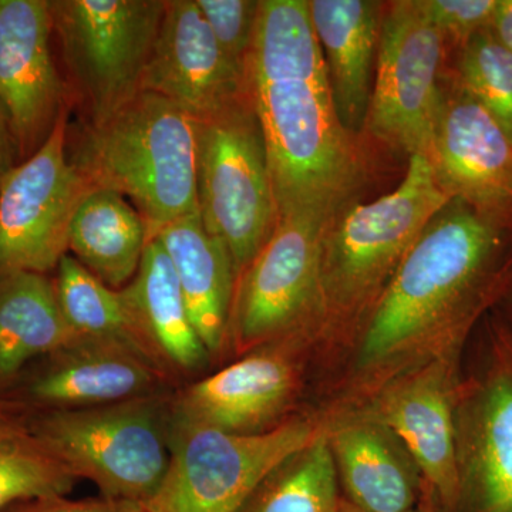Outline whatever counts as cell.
Wrapping results in <instances>:
<instances>
[{"instance_id": "cell-1", "label": "cell", "mask_w": 512, "mask_h": 512, "mask_svg": "<svg viewBox=\"0 0 512 512\" xmlns=\"http://www.w3.org/2000/svg\"><path fill=\"white\" fill-rule=\"evenodd\" d=\"M248 93L261 124L278 221L335 217L359 187L363 163L343 126L306 0H261Z\"/></svg>"}, {"instance_id": "cell-2", "label": "cell", "mask_w": 512, "mask_h": 512, "mask_svg": "<svg viewBox=\"0 0 512 512\" xmlns=\"http://www.w3.org/2000/svg\"><path fill=\"white\" fill-rule=\"evenodd\" d=\"M501 218L453 198L427 224L370 311L357 369L399 372L434 353L463 348L512 278Z\"/></svg>"}, {"instance_id": "cell-3", "label": "cell", "mask_w": 512, "mask_h": 512, "mask_svg": "<svg viewBox=\"0 0 512 512\" xmlns=\"http://www.w3.org/2000/svg\"><path fill=\"white\" fill-rule=\"evenodd\" d=\"M66 150L93 188L136 205L150 239L198 211L197 121L160 94L140 92L103 119L67 128Z\"/></svg>"}, {"instance_id": "cell-4", "label": "cell", "mask_w": 512, "mask_h": 512, "mask_svg": "<svg viewBox=\"0 0 512 512\" xmlns=\"http://www.w3.org/2000/svg\"><path fill=\"white\" fill-rule=\"evenodd\" d=\"M451 200L429 158L414 154L396 190L330 218L320 252V315L342 320L372 309L421 232Z\"/></svg>"}, {"instance_id": "cell-5", "label": "cell", "mask_w": 512, "mask_h": 512, "mask_svg": "<svg viewBox=\"0 0 512 512\" xmlns=\"http://www.w3.org/2000/svg\"><path fill=\"white\" fill-rule=\"evenodd\" d=\"M170 417L158 397L22 414L30 433L110 500L146 504L170 461Z\"/></svg>"}, {"instance_id": "cell-6", "label": "cell", "mask_w": 512, "mask_h": 512, "mask_svg": "<svg viewBox=\"0 0 512 512\" xmlns=\"http://www.w3.org/2000/svg\"><path fill=\"white\" fill-rule=\"evenodd\" d=\"M325 429L285 420L258 434L227 433L170 417V461L146 512H242L266 478Z\"/></svg>"}, {"instance_id": "cell-7", "label": "cell", "mask_w": 512, "mask_h": 512, "mask_svg": "<svg viewBox=\"0 0 512 512\" xmlns=\"http://www.w3.org/2000/svg\"><path fill=\"white\" fill-rule=\"evenodd\" d=\"M197 200L202 224L227 249L238 281L278 224L264 134L249 93L197 121Z\"/></svg>"}, {"instance_id": "cell-8", "label": "cell", "mask_w": 512, "mask_h": 512, "mask_svg": "<svg viewBox=\"0 0 512 512\" xmlns=\"http://www.w3.org/2000/svg\"><path fill=\"white\" fill-rule=\"evenodd\" d=\"M49 8L84 120L103 119L141 92L164 0H49Z\"/></svg>"}, {"instance_id": "cell-9", "label": "cell", "mask_w": 512, "mask_h": 512, "mask_svg": "<svg viewBox=\"0 0 512 512\" xmlns=\"http://www.w3.org/2000/svg\"><path fill=\"white\" fill-rule=\"evenodd\" d=\"M329 220H279L235 285L228 336L239 352L274 345L320 315V252Z\"/></svg>"}, {"instance_id": "cell-10", "label": "cell", "mask_w": 512, "mask_h": 512, "mask_svg": "<svg viewBox=\"0 0 512 512\" xmlns=\"http://www.w3.org/2000/svg\"><path fill=\"white\" fill-rule=\"evenodd\" d=\"M67 113L52 136L0 181V275L56 271L74 212L93 190L67 158Z\"/></svg>"}, {"instance_id": "cell-11", "label": "cell", "mask_w": 512, "mask_h": 512, "mask_svg": "<svg viewBox=\"0 0 512 512\" xmlns=\"http://www.w3.org/2000/svg\"><path fill=\"white\" fill-rule=\"evenodd\" d=\"M444 45L446 36L421 15L414 0L394 2L382 20L366 126L410 156L429 151L441 101Z\"/></svg>"}, {"instance_id": "cell-12", "label": "cell", "mask_w": 512, "mask_h": 512, "mask_svg": "<svg viewBox=\"0 0 512 512\" xmlns=\"http://www.w3.org/2000/svg\"><path fill=\"white\" fill-rule=\"evenodd\" d=\"M461 349L434 353L387 377L365 414L390 431L448 512L456 508V410Z\"/></svg>"}, {"instance_id": "cell-13", "label": "cell", "mask_w": 512, "mask_h": 512, "mask_svg": "<svg viewBox=\"0 0 512 512\" xmlns=\"http://www.w3.org/2000/svg\"><path fill=\"white\" fill-rule=\"evenodd\" d=\"M456 443L453 512H512V338L504 326L494 330L480 369L461 380Z\"/></svg>"}, {"instance_id": "cell-14", "label": "cell", "mask_w": 512, "mask_h": 512, "mask_svg": "<svg viewBox=\"0 0 512 512\" xmlns=\"http://www.w3.org/2000/svg\"><path fill=\"white\" fill-rule=\"evenodd\" d=\"M52 37L49 0H0V107L19 164L46 143L69 109Z\"/></svg>"}, {"instance_id": "cell-15", "label": "cell", "mask_w": 512, "mask_h": 512, "mask_svg": "<svg viewBox=\"0 0 512 512\" xmlns=\"http://www.w3.org/2000/svg\"><path fill=\"white\" fill-rule=\"evenodd\" d=\"M160 367L116 340L80 338L33 362L3 399L22 414L151 396Z\"/></svg>"}, {"instance_id": "cell-16", "label": "cell", "mask_w": 512, "mask_h": 512, "mask_svg": "<svg viewBox=\"0 0 512 512\" xmlns=\"http://www.w3.org/2000/svg\"><path fill=\"white\" fill-rule=\"evenodd\" d=\"M426 156L451 198L495 214L512 211V141L463 87L441 89Z\"/></svg>"}, {"instance_id": "cell-17", "label": "cell", "mask_w": 512, "mask_h": 512, "mask_svg": "<svg viewBox=\"0 0 512 512\" xmlns=\"http://www.w3.org/2000/svg\"><path fill=\"white\" fill-rule=\"evenodd\" d=\"M141 92L160 94L198 121L247 96L248 84L222 56L195 0H170Z\"/></svg>"}, {"instance_id": "cell-18", "label": "cell", "mask_w": 512, "mask_h": 512, "mask_svg": "<svg viewBox=\"0 0 512 512\" xmlns=\"http://www.w3.org/2000/svg\"><path fill=\"white\" fill-rule=\"evenodd\" d=\"M275 345V343H274ZM298 372L284 346H264L178 397L174 417L234 434L275 429L295 397Z\"/></svg>"}, {"instance_id": "cell-19", "label": "cell", "mask_w": 512, "mask_h": 512, "mask_svg": "<svg viewBox=\"0 0 512 512\" xmlns=\"http://www.w3.org/2000/svg\"><path fill=\"white\" fill-rule=\"evenodd\" d=\"M339 484L348 503L365 512H410L423 480L399 440L365 414L326 430Z\"/></svg>"}, {"instance_id": "cell-20", "label": "cell", "mask_w": 512, "mask_h": 512, "mask_svg": "<svg viewBox=\"0 0 512 512\" xmlns=\"http://www.w3.org/2000/svg\"><path fill=\"white\" fill-rule=\"evenodd\" d=\"M309 18L328 69L336 110L349 133L365 126L379 49L380 3L311 0Z\"/></svg>"}, {"instance_id": "cell-21", "label": "cell", "mask_w": 512, "mask_h": 512, "mask_svg": "<svg viewBox=\"0 0 512 512\" xmlns=\"http://www.w3.org/2000/svg\"><path fill=\"white\" fill-rule=\"evenodd\" d=\"M154 238L167 252L194 328L214 356L228 338L237 285L227 249L205 229L200 211L165 225Z\"/></svg>"}, {"instance_id": "cell-22", "label": "cell", "mask_w": 512, "mask_h": 512, "mask_svg": "<svg viewBox=\"0 0 512 512\" xmlns=\"http://www.w3.org/2000/svg\"><path fill=\"white\" fill-rule=\"evenodd\" d=\"M121 295L158 366L194 372L208 362L210 353L194 328L173 265L157 238L148 241L140 268Z\"/></svg>"}, {"instance_id": "cell-23", "label": "cell", "mask_w": 512, "mask_h": 512, "mask_svg": "<svg viewBox=\"0 0 512 512\" xmlns=\"http://www.w3.org/2000/svg\"><path fill=\"white\" fill-rule=\"evenodd\" d=\"M76 338L52 279L23 271L0 275V399L33 362Z\"/></svg>"}, {"instance_id": "cell-24", "label": "cell", "mask_w": 512, "mask_h": 512, "mask_svg": "<svg viewBox=\"0 0 512 512\" xmlns=\"http://www.w3.org/2000/svg\"><path fill=\"white\" fill-rule=\"evenodd\" d=\"M148 241L140 212L119 192L104 188L83 198L69 229L74 258L114 291L133 281Z\"/></svg>"}, {"instance_id": "cell-25", "label": "cell", "mask_w": 512, "mask_h": 512, "mask_svg": "<svg viewBox=\"0 0 512 512\" xmlns=\"http://www.w3.org/2000/svg\"><path fill=\"white\" fill-rule=\"evenodd\" d=\"M53 284L60 311L74 335L116 340L137 349L158 366L138 335L121 291L103 284L69 254L60 259Z\"/></svg>"}, {"instance_id": "cell-26", "label": "cell", "mask_w": 512, "mask_h": 512, "mask_svg": "<svg viewBox=\"0 0 512 512\" xmlns=\"http://www.w3.org/2000/svg\"><path fill=\"white\" fill-rule=\"evenodd\" d=\"M339 478L326 430L266 478L242 512H340Z\"/></svg>"}, {"instance_id": "cell-27", "label": "cell", "mask_w": 512, "mask_h": 512, "mask_svg": "<svg viewBox=\"0 0 512 512\" xmlns=\"http://www.w3.org/2000/svg\"><path fill=\"white\" fill-rule=\"evenodd\" d=\"M74 481L22 416H0V512L20 501L67 495Z\"/></svg>"}, {"instance_id": "cell-28", "label": "cell", "mask_w": 512, "mask_h": 512, "mask_svg": "<svg viewBox=\"0 0 512 512\" xmlns=\"http://www.w3.org/2000/svg\"><path fill=\"white\" fill-rule=\"evenodd\" d=\"M460 86L484 107L512 141V53L490 29L477 33L461 49Z\"/></svg>"}, {"instance_id": "cell-29", "label": "cell", "mask_w": 512, "mask_h": 512, "mask_svg": "<svg viewBox=\"0 0 512 512\" xmlns=\"http://www.w3.org/2000/svg\"><path fill=\"white\" fill-rule=\"evenodd\" d=\"M229 66L247 79L259 2L256 0H195Z\"/></svg>"}, {"instance_id": "cell-30", "label": "cell", "mask_w": 512, "mask_h": 512, "mask_svg": "<svg viewBox=\"0 0 512 512\" xmlns=\"http://www.w3.org/2000/svg\"><path fill=\"white\" fill-rule=\"evenodd\" d=\"M498 0H414V5L444 36L461 46L491 28Z\"/></svg>"}, {"instance_id": "cell-31", "label": "cell", "mask_w": 512, "mask_h": 512, "mask_svg": "<svg viewBox=\"0 0 512 512\" xmlns=\"http://www.w3.org/2000/svg\"><path fill=\"white\" fill-rule=\"evenodd\" d=\"M2 512H146V508L143 504L131 501L110 500L104 497L99 500L73 501L66 498V495H59L20 501Z\"/></svg>"}, {"instance_id": "cell-32", "label": "cell", "mask_w": 512, "mask_h": 512, "mask_svg": "<svg viewBox=\"0 0 512 512\" xmlns=\"http://www.w3.org/2000/svg\"><path fill=\"white\" fill-rule=\"evenodd\" d=\"M19 165L18 148L10 131L8 120L0 107V181Z\"/></svg>"}, {"instance_id": "cell-33", "label": "cell", "mask_w": 512, "mask_h": 512, "mask_svg": "<svg viewBox=\"0 0 512 512\" xmlns=\"http://www.w3.org/2000/svg\"><path fill=\"white\" fill-rule=\"evenodd\" d=\"M491 32L512 53V0H498Z\"/></svg>"}, {"instance_id": "cell-34", "label": "cell", "mask_w": 512, "mask_h": 512, "mask_svg": "<svg viewBox=\"0 0 512 512\" xmlns=\"http://www.w3.org/2000/svg\"><path fill=\"white\" fill-rule=\"evenodd\" d=\"M433 493L429 490V487L423 484V494H421L420 508L421 512H436L433 504Z\"/></svg>"}, {"instance_id": "cell-35", "label": "cell", "mask_w": 512, "mask_h": 512, "mask_svg": "<svg viewBox=\"0 0 512 512\" xmlns=\"http://www.w3.org/2000/svg\"><path fill=\"white\" fill-rule=\"evenodd\" d=\"M0 416H20L18 407L8 400L0 399Z\"/></svg>"}, {"instance_id": "cell-36", "label": "cell", "mask_w": 512, "mask_h": 512, "mask_svg": "<svg viewBox=\"0 0 512 512\" xmlns=\"http://www.w3.org/2000/svg\"><path fill=\"white\" fill-rule=\"evenodd\" d=\"M340 512H365L356 508L355 505L348 503L345 498H342V503H340ZM410 512H421L420 505L416 508V510Z\"/></svg>"}, {"instance_id": "cell-37", "label": "cell", "mask_w": 512, "mask_h": 512, "mask_svg": "<svg viewBox=\"0 0 512 512\" xmlns=\"http://www.w3.org/2000/svg\"><path fill=\"white\" fill-rule=\"evenodd\" d=\"M505 330H507L508 333H510V336L512 338V326H504Z\"/></svg>"}]
</instances>
